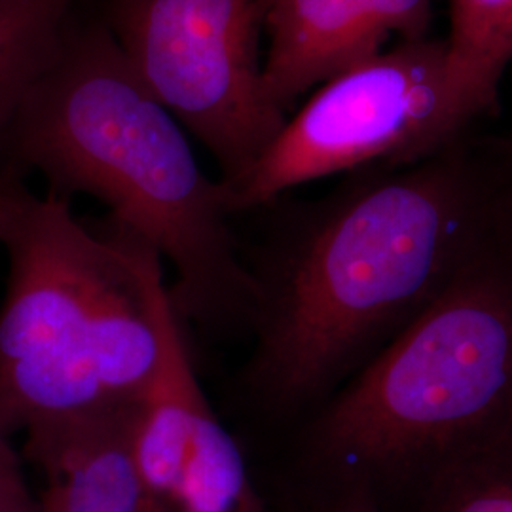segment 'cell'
Instances as JSON below:
<instances>
[{
    "instance_id": "1",
    "label": "cell",
    "mask_w": 512,
    "mask_h": 512,
    "mask_svg": "<svg viewBox=\"0 0 512 512\" xmlns=\"http://www.w3.org/2000/svg\"><path fill=\"white\" fill-rule=\"evenodd\" d=\"M511 230L501 139L469 133L414 164L351 173L251 272L256 395L308 420Z\"/></svg>"
},
{
    "instance_id": "2",
    "label": "cell",
    "mask_w": 512,
    "mask_h": 512,
    "mask_svg": "<svg viewBox=\"0 0 512 512\" xmlns=\"http://www.w3.org/2000/svg\"><path fill=\"white\" fill-rule=\"evenodd\" d=\"M4 156L48 194H86L177 272L179 313L249 319L256 281L239 262L222 181L205 175L188 131L135 73L109 29H67L19 107Z\"/></svg>"
},
{
    "instance_id": "3",
    "label": "cell",
    "mask_w": 512,
    "mask_h": 512,
    "mask_svg": "<svg viewBox=\"0 0 512 512\" xmlns=\"http://www.w3.org/2000/svg\"><path fill=\"white\" fill-rule=\"evenodd\" d=\"M0 433L137 412L160 355L154 251L109 220L95 232L21 173L0 169Z\"/></svg>"
},
{
    "instance_id": "4",
    "label": "cell",
    "mask_w": 512,
    "mask_h": 512,
    "mask_svg": "<svg viewBox=\"0 0 512 512\" xmlns=\"http://www.w3.org/2000/svg\"><path fill=\"white\" fill-rule=\"evenodd\" d=\"M512 414V230L495 239L304 423L306 454L399 512L435 469Z\"/></svg>"
},
{
    "instance_id": "5",
    "label": "cell",
    "mask_w": 512,
    "mask_h": 512,
    "mask_svg": "<svg viewBox=\"0 0 512 512\" xmlns=\"http://www.w3.org/2000/svg\"><path fill=\"white\" fill-rule=\"evenodd\" d=\"M469 133L448 88L444 38L404 40L317 86L238 183L224 186L234 213L249 211L332 175L414 164Z\"/></svg>"
},
{
    "instance_id": "6",
    "label": "cell",
    "mask_w": 512,
    "mask_h": 512,
    "mask_svg": "<svg viewBox=\"0 0 512 512\" xmlns=\"http://www.w3.org/2000/svg\"><path fill=\"white\" fill-rule=\"evenodd\" d=\"M274 0H114L112 35L135 73L238 183L287 114L264 90Z\"/></svg>"
},
{
    "instance_id": "7",
    "label": "cell",
    "mask_w": 512,
    "mask_h": 512,
    "mask_svg": "<svg viewBox=\"0 0 512 512\" xmlns=\"http://www.w3.org/2000/svg\"><path fill=\"white\" fill-rule=\"evenodd\" d=\"M433 0H274L266 21L264 90L287 114L334 74L389 42L429 37Z\"/></svg>"
},
{
    "instance_id": "8",
    "label": "cell",
    "mask_w": 512,
    "mask_h": 512,
    "mask_svg": "<svg viewBox=\"0 0 512 512\" xmlns=\"http://www.w3.org/2000/svg\"><path fill=\"white\" fill-rule=\"evenodd\" d=\"M135 412L25 431L23 458L44 476V512H169L131 458Z\"/></svg>"
},
{
    "instance_id": "9",
    "label": "cell",
    "mask_w": 512,
    "mask_h": 512,
    "mask_svg": "<svg viewBox=\"0 0 512 512\" xmlns=\"http://www.w3.org/2000/svg\"><path fill=\"white\" fill-rule=\"evenodd\" d=\"M147 281L160 355L152 382L137 406L129 446L143 484L165 505L183 471L196 420L209 403L194 374L181 313L165 287L164 260L156 251L148 256Z\"/></svg>"
},
{
    "instance_id": "10",
    "label": "cell",
    "mask_w": 512,
    "mask_h": 512,
    "mask_svg": "<svg viewBox=\"0 0 512 512\" xmlns=\"http://www.w3.org/2000/svg\"><path fill=\"white\" fill-rule=\"evenodd\" d=\"M444 42L452 101L473 128L480 116L494 109L512 63V0H450Z\"/></svg>"
},
{
    "instance_id": "11",
    "label": "cell",
    "mask_w": 512,
    "mask_h": 512,
    "mask_svg": "<svg viewBox=\"0 0 512 512\" xmlns=\"http://www.w3.org/2000/svg\"><path fill=\"white\" fill-rule=\"evenodd\" d=\"M399 512H512V414L446 459Z\"/></svg>"
},
{
    "instance_id": "12",
    "label": "cell",
    "mask_w": 512,
    "mask_h": 512,
    "mask_svg": "<svg viewBox=\"0 0 512 512\" xmlns=\"http://www.w3.org/2000/svg\"><path fill=\"white\" fill-rule=\"evenodd\" d=\"M73 0H0V154L19 107L69 29Z\"/></svg>"
},
{
    "instance_id": "13",
    "label": "cell",
    "mask_w": 512,
    "mask_h": 512,
    "mask_svg": "<svg viewBox=\"0 0 512 512\" xmlns=\"http://www.w3.org/2000/svg\"><path fill=\"white\" fill-rule=\"evenodd\" d=\"M169 512H262L236 440L207 404L198 416Z\"/></svg>"
},
{
    "instance_id": "14",
    "label": "cell",
    "mask_w": 512,
    "mask_h": 512,
    "mask_svg": "<svg viewBox=\"0 0 512 512\" xmlns=\"http://www.w3.org/2000/svg\"><path fill=\"white\" fill-rule=\"evenodd\" d=\"M0 512H44L40 497L33 494L21 456L12 446L10 437L0 433Z\"/></svg>"
},
{
    "instance_id": "15",
    "label": "cell",
    "mask_w": 512,
    "mask_h": 512,
    "mask_svg": "<svg viewBox=\"0 0 512 512\" xmlns=\"http://www.w3.org/2000/svg\"><path fill=\"white\" fill-rule=\"evenodd\" d=\"M302 512H387L380 509L376 503L366 499L363 495H340L329 505H321L310 511Z\"/></svg>"
},
{
    "instance_id": "16",
    "label": "cell",
    "mask_w": 512,
    "mask_h": 512,
    "mask_svg": "<svg viewBox=\"0 0 512 512\" xmlns=\"http://www.w3.org/2000/svg\"><path fill=\"white\" fill-rule=\"evenodd\" d=\"M501 141H503V158H505V171H507V183H509L512 203V137L501 139Z\"/></svg>"
}]
</instances>
